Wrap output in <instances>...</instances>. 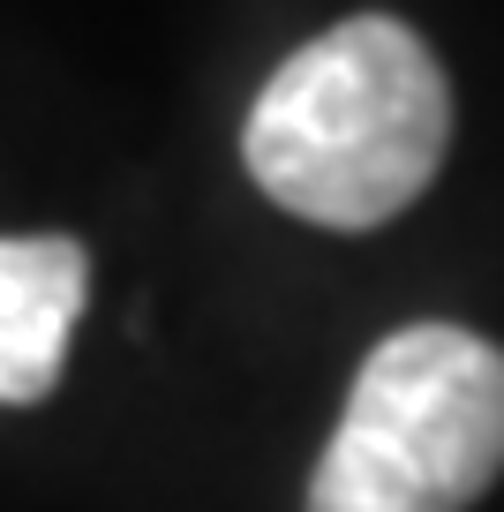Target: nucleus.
<instances>
[{
    "instance_id": "f03ea898",
    "label": "nucleus",
    "mask_w": 504,
    "mask_h": 512,
    "mask_svg": "<svg viewBox=\"0 0 504 512\" xmlns=\"http://www.w3.org/2000/svg\"><path fill=\"white\" fill-rule=\"evenodd\" d=\"M504 475V347L407 324L362 362L309 512H467Z\"/></svg>"
},
{
    "instance_id": "7ed1b4c3",
    "label": "nucleus",
    "mask_w": 504,
    "mask_h": 512,
    "mask_svg": "<svg viewBox=\"0 0 504 512\" xmlns=\"http://www.w3.org/2000/svg\"><path fill=\"white\" fill-rule=\"evenodd\" d=\"M91 256L68 234H8L0 241V407H31L61 377L68 332L83 317Z\"/></svg>"
},
{
    "instance_id": "f257e3e1",
    "label": "nucleus",
    "mask_w": 504,
    "mask_h": 512,
    "mask_svg": "<svg viewBox=\"0 0 504 512\" xmlns=\"http://www.w3.org/2000/svg\"><path fill=\"white\" fill-rule=\"evenodd\" d=\"M444 144V68L392 16H347L286 53L241 128L256 189L316 226H384L437 181Z\"/></svg>"
}]
</instances>
